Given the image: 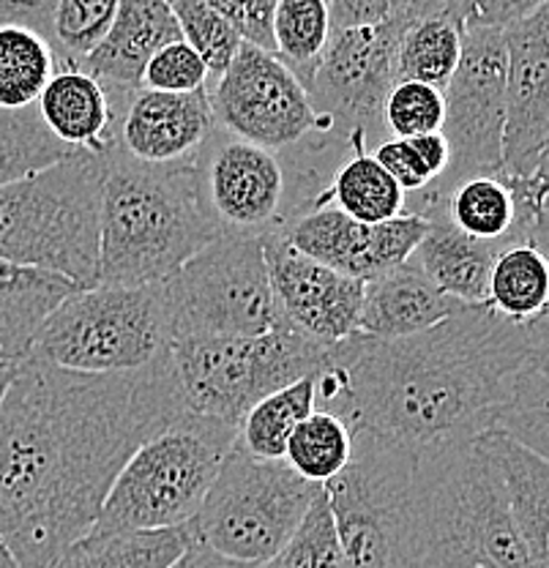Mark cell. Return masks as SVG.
Returning <instances> with one entry per match:
<instances>
[{"label": "cell", "mask_w": 549, "mask_h": 568, "mask_svg": "<svg viewBox=\"0 0 549 568\" xmlns=\"http://www.w3.org/2000/svg\"><path fill=\"white\" fill-rule=\"evenodd\" d=\"M80 284L39 265L0 260V353L20 361L31 353L41 323Z\"/></svg>", "instance_id": "cell-25"}, {"label": "cell", "mask_w": 549, "mask_h": 568, "mask_svg": "<svg viewBox=\"0 0 549 568\" xmlns=\"http://www.w3.org/2000/svg\"><path fill=\"white\" fill-rule=\"evenodd\" d=\"M211 9L220 11L227 22H233L241 33H244V0H203Z\"/></svg>", "instance_id": "cell-47"}, {"label": "cell", "mask_w": 549, "mask_h": 568, "mask_svg": "<svg viewBox=\"0 0 549 568\" xmlns=\"http://www.w3.org/2000/svg\"><path fill=\"white\" fill-rule=\"evenodd\" d=\"M462 301L451 298L407 257L397 268L364 282L358 331L375 339H399L451 317Z\"/></svg>", "instance_id": "cell-24"}, {"label": "cell", "mask_w": 549, "mask_h": 568, "mask_svg": "<svg viewBox=\"0 0 549 568\" xmlns=\"http://www.w3.org/2000/svg\"><path fill=\"white\" fill-rule=\"evenodd\" d=\"M209 91L170 93L134 88L118 118V145L148 164H179L214 132Z\"/></svg>", "instance_id": "cell-19"}, {"label": "cell", "mask_w": 549, "mask_h": 568, "mask_svg": "<svg viewBox=\"0 0 549 568\" xmlns=\"http://www.w3.org/2000/svg\"><path fill=\"white\" fill-rule=\"evenodd\" d=\"M132 91H110L80 67H58L41 91L37 110L55 140L72 151L104 153L118 138V118Z\"/></svg>", "instance_id": "cell-21"}, {"label": "cell", "mask_w": 549, "mask_h": 568, "mask_svg": "<svg viewBox=\"0 0 549 568\" xmlns=\"http://www.w3.org/2000/svg\"><path fill=\"white\" fill-rule=\"evenodd\" d=\"M162 280L132 287H80L41 323L31 353L77 372H134L173 345Z\"/></svg>", "instance_id": "cell-9"}, {"label": "cell", "mask_w": 549, "mask_h": 568, "mask_svg": "<svg viewBox=\"0 0 549 568\" xmlns=\"http://www.w3.org/2000/svg\"><path fill=\"white\" fill-rule=\"evenodd\" d=\"M429 194V192H421ZM443 203V211L451 219L454 227L462 233L474 235L481 241H500L514 239L522 241L514 233V205L511 183L506 175H470L462 181L451 183L446 192L429 194ZM528 244V241H525Z\"/></svg>", "instance_id": "cell-31"}, {"label": "cell", "mask_w": 549, "mask_h": 568, "mask_svg": "<svg viewBox=\"0 0 549 568\" xmlns=\"http://www.w3.org/2000/svg\"><path fill=\"white\" fill-rule=\"evenodd\" d=\"M175 39H181V28L167 0H121L110 31L80 69L91 71L110 91H134L153 52Z\"/></svg>", "instance_id": "cell-23"}, {"label": "cell", "mask_w": 549, "mask_h": 568, "mask_svg": "<svg viewBox=\"0 0 549 568\" xmlns=\"http://www.w3.org/2000/svg\"><path fill=\"white\" fill-rule=\"evenodd\" d=\"M99 194V276L102 287L167 280L194 252L220 239L205 211L192 159L148 164L118 140L104 153Z\"/></svg>", "instance_id": "cell-3"}, {"label": "cell", "mask_w": 549, "mask_h": 568, "mask_svg": "<svg viewBox=\"0 0 549 568\" xmlns=\"http://www.w3.org/2000/svg\"><path fill=\"white\" fill-rule=\"evenodd\" d=\"M504 175L547 168L549 151V3L504 28Z\"/></svg>", "instance_id": "cell-16"}, {"label": "cell", "mask_w": 549, "mask_h": 568, "mask_svg": "<svg viewBox=\"0 0 549 568\" xmlns=\"http://www.w3.org/2000/svg\"><path fill=\"white\" fill-rule=\"evenodd\" d=\"M235 426L205 416H181L138 446L118 470L91 530L179 528L197 514Z\"/></svg>", "instance_id": "cell-7"}, {"label": "cell", "mask_w": 549, "mask_h": 568, "mask_svg": "<svg viewBox=\"0 0 549 568\" xmlns=\"http://www.w3.org/2000/svg\"><path fill=\"white\" fill-rule=\"evenodd\" d=\"M416 9L375 26L331 31L326 52L306 91L323 132L350 145V151H372L388 138L383 104L397 82L399 36Z\"/></svg>", "instance_id": "cell-13"}, {"label": "cell", "mask_w": 549, "mask_h": 568, "mask_svg": "<svg viewBox=\"0 0 549 568\" xmlns=\"http://www.w3.org/2000/svg\"><path fill=\"white\" fill-rule=\"evenodd\" d=\"M55 69V52L37 28L0 17V110L37 104Z\"/></svg>", "instance_id": "cell-32"}, {"label": "cell", "mask_w": 549, "mask_h": 568, "mask_svg": "<svg viewBox=\"0 0 549 568\" xmlns=\"http://www.w3.org/2000/svg\"><path fill=\"white\" fill-rule=\"evenodd\" d=\"M465 26L506 28L549 0H443Z\"/></svg>", "instance_id": "cell-42"}, {"label": "cell", "mask_w": 549, "mask_h": 568, "mask_svg": "<svg viewBox=\"0 0 549 568\" xmlns=\"http://www.w3.org/2000/svg\"><path fill=\"white\" fill-rule=\"evenodd\" d=\"M465 22L443 0H424L407 20L397 47V82L446 88L462 52Z\"/></svg>", "instance_id": "cell-28"}, {"label": "cell", "mask_w": 549, "mask_h": 568, "mask_svg": "<svg viewBox=\"0 0 549 568\" xmlns=\"http://www.w3.org/2000/svg\"><path fill=\"white\" fill-rule=\"evenodd\" d=\"M410 470L413 452L366 429L353 432L350 462L323 484L342 568H413L407 555Z\"/></svg>", "instance_id": "cell-12"}, {"label": "cell", "mask_w": 549, "mask_h": 568, "mask_svg": "<svg viewBox=\"0 0 549 568\" xmlns=\"http://www.w3.org/2000/svg\"><path fill=\"white\" fill-rule=\"evenodd\" d=\"M410 145L416 148L418 159L424 162L427 173L433 181L446 173L448 162H451V148H448V140L443 138V132H427V134H416V138H407Z\"/></svg>", "instance_id": "cell-45"}, {"label": "cell", "mask_w": 549, "mask_h": 568, "mask_svg": "<svg viewBox=\"0 0 549 568\" xmlns=\"http://www.w3.org/2000/svg\"><path fill=\"white\" fill-rule=\"evenodd\" d=\"M549 320H511L487 304L399 339L358 331L331 345L315 375V407L353 432L407 452L504 429L547 454Z\"/></svg>", "instance_id": "cell-1"}, {"label": "cell", "mask_w": 549, "mask_h": 568, "mask_svg": "<svg viewBox=\"0 0 549 568\" xmlns=\"http://www.w3.org/2000/svg\"><path fill=\"white\" fill-rule=\"evenodd\" d=\"M474 443L487 454L506 489L511 519L536 568H549V462L504 429H484Z\"/></svg>", "instance_id": "cell-22"}, {"label": "cell", "mask_w": 549, "mask_h": 568, "mask_svg": "<svg viewBox=\"0 0 549 568\" xmlns=\"http://www.w3.org/2000/svg\"><path fill=\"white\" fill-rule=\"evenodd\" d=\"M421 0H328L331 26H375L416 9Z\"/></svg>", "instance_id": "cell-43"}, {"label": "cell", "mask_w": 549, "mask_h": 568, "mask_svg": "<svg viewBox=\"0 0 549 568\" xmlns=\"http://www.w3.org/2000/svg\"><path fill=\"white\" fill-rule=\"evenodd\" d=\"M336 140L298 148H265L214 126L194 151L200 197L222 233H285L301 213L315 209L334 170L350 156Z\"/></svg>", "instance_id": "cell-5"}, {"label": "cell", "mask_w": 549, "mask_h": 568, "mask_svg": "<svg viewBox=\"0 0 549 568\" xmlns=\"http://www.w3.org/2000/svg\"><path fill=\"white\" fill-rule=\"evenodd\" d=\"M328 358L331 345L309 339L291 325L257 336H183L167 353L183 410L235 429L255 402L301 377L317 375Z\"/></svg>", "instance_id": "cell-8"}, {"label": "cell", "mask_w": 549, "mask_h": 568, "mask_svg": "<svg viewBox=\"0 0 549 568\" xmlns=\"http://www.w3.org/2000/svg\"><path fill=\"white\" fill-rule=\"evenodd\" d=\"M328 0H279L271 22L274 55L309 88L331 39Z\"/></svg>", "instance_id": "cell-34"}, {"label": "cell", "mask_w": 549, "mask_h": 568, "mask_svg": "<svg viewBox=\"0 0 549 568\" xmlns=\"http://www.w3.org/2000/svg\"><path fill=\"white\" fill-rule=\"evenodd\" d=\"M121 0H0L3 20L26 22L50 41L58 67H80L110 31Z\"/></svg>", "instance_id": "cell-26"}, {"label": "cell", "mask_w": 549, "mask_h": 568, "mask_svg": "<svg viewBox=\"0 0 549 568\" xmlns=\"http://www.w3.org/2000/svg\"><path fill=\"white\" fill-rule=\"evenodd\" d=\"M443 99L446 115L440 132L451 148V162L438 181L418 192H446L451 183L470 175H504V28L465 26L462 52L451 80L443 88Z\"/></svg>", "instance_id": "cell-14"}, {"label": "cell", "mask_w": 549, "mask_h": 568, "mask_svg": "<svg viewBox=\"0 0 549 568\" xmlns=\"http://www.w3.org/2000/svg\"><path fill=\"white\" fill-rule=\"evenodd\" d=\"M205 91L216 126L241 140L279 151L334 140L323 132L304 82L274 52L246 39L230 67Z\"/></svg>", "instance_id": "cell-15"}, {"label": "cell", "mask_w": 549, "mask_h": 568, "mask_svg": "<svg viewBox=\"0 0 549 568\" xmlns=\"http://www.w3.org/2000/svg\"><path fill=\"white\" fill-rule=\"evenodd\" d=\"M276 3L279 0H244V39L268 52H274L271 22H274Z\"/></svg>", "instance_id": "cell-44"}, {"label": "cell", "mask_w": 549, "mask_h": 568, "mask_svg": "<svg viewBox=\"0 0 549 568\" xmlns=\"http://www.w3.org/2000/svg\"><path fill=\"white\" fill-rule=\"evenodd\" d=\"M407 194L397 181L386 173L372 151H353L331 175L326 192L315 205L334 203L336 209L350 213L358 222H386L405 211Z\"/></svg>", "instance_id": "cell-30"}, {"label": "cell", "mask_w": 549, "mask_h": 568, "mask_svg": "<svg viewBox=\"0 0 549 568\" xmlns=\"http://www.w3.org/2000/svg\"><path fill=\"white\" fill-rule=\"evenodd\" d=\"M205 82H209V69H205L203 58L183 39L159 47L140 77V88L170 93L200 91L205 88Z\"/></svg>", "instance_id": "cell-40"}, {"label": "cell", "mask_w": 549, "mask_h": 568, "mask_svg": "<svg viewBox=\"0 0 549 568\" xmlns=\"http://www.w3.org/2000/svg\"><path fill=\"white\" fill-rule=\"evenodd\" d=\"M323 484L306 481L285 459H257L235 446L209 495L186 523L192 541L241 564H268L304 519Z\"/></svg>", "instance_id": "cell-10"}, {"label": "cell", "mask_w": 549, "mask_h": 568, "mask_svg": "<svg viewBox=\"0 0 549 568\" xmlns=\"http://www.w3.org/2000/svg\"><path fill=\"white\" fill-rule=\"evenodd\" d=\"M484 304L511 320L545 315L549 304L547 248L525 241L500 248L489 271Z\"/></svg>", "instance_id": "cell-29"}, {"label": "cell", "mask_w": 549, "mask_h": 568, "mask_svg": "<svg viewBox=\"0 0 549 568\" xmlns=\"http://www.w3.org/2000/svg\"><path fill=\"white\" fill-rule=\"evenodd\" d=\"M315 410V375L271 390L255 402L235 429V446L257 459H285L287 437L295 424Z\"/></svg>", "instance_id": "cell-33"}, {"label": "cell", "mask_w": 549, "mask_h": 568, "mask_svg": "<svg viewBox=\"0 0 549 568\" xmlns=\"http://www.w3.org/2000/svg\"><path fill=\"white\" fill-rule=\"evenodd\" d=\"M372 156L386 168V173L403 186L405 194H413L433 183L427 168H424V162L418 159L416 148L410 145L407 138H386L383 142H377V145L372 148Z\"/></svg>", "instance_id": "cell-41"}, {"label": "cell", "mask_w": 549, "mask_h": 568, "mask_svg": "<svg viewBox=\"0 0 549 568\" xmlns=\"http://www.w3.org/2000/svg\"><path fill=\"white\" fill-rule=\"evenodd\" d=\"M427 219L403 211L386 222H358L334 203H321L287 224L285 235L295 248L356 280H375L397 268L416 252Z\"/></svg>", "instance_id": "cell-18"}, {"label": "cell", "mask_w": 549, "mask_h": 568, "mask_svg": "<svg viewBox=\"0 0 549 568\" xmlns=\"http://www.w3.org/2000/svg\"><path fill=\"white\" fill-rule=\"evenodd\" d=\"M443 115H446V99L440 88L416 80L394 82L383 104V123H386L388 138L440 132Z\"/></svg>", "instance_id": "cell-39"}, {"label": "cell", "mask_w": 549, "mask_h": 568, "mask_svg": "<svg viewBox=\"0 0 549 568\" xmlns=\"http://www.w3.org/2000/svg\"><path fill=\"white\" fill-rule=\"evenodd\" d=\"M74 153L50 134L37 104L26 110H0V186L31 175Z\"/></svg>", "instance_id": "cell-36"}, {"label": "cell", "mask_w": 549, "mask_h": 568, "mask_svg": "<svg viewBox=\"0 0 549 568\" xmlns=\"http://www.w3.org/2000/svg\"><path fill=\"white\" fill-rule=\"evenodd\" d=\"M14 366H17V361L6 358V355L0 353V394H3L6 383L11 381V375H14Z\"/></svg>", "instance_id": "cell-48"}, {"label": "cell", "mask_w": 549, "mask_h": 568, "mask_svg": "<svg viewBox=\"0 0 549 568\" xmlns=\"http://www.w3.org/2000/svg\"><path fill=\"white\" fill-rule=\"evenodd\" d=\"M167 3L181 28V39L189 41L203 58L205 69H209L205 85H211L230 67L244 41V33L203 0H167Z\"/></svg>", "instance_id": "cell-37"}, {"label": "cell", "mask_w": 549, "mask_h": 568, "mask_svg": "<svg viewBox=\"0 0 549 568\" xmlns=\"http://www.w3.org/2000/svg\"><path fill=\"white\" fill-rule=\"evenodd\" d=\"M405 209L421 213L427 219L424 239L410 254L413 263L451 298L462 301V304H484L495 257H498L500 248L519 244V241L474 239V235L454 227L438 197H429L421 192H413V197L405 200Z\"/></svg>", "instance_id": "cell-20"}, {"label": "cell", "mask_w": 549, "mask_h": 568, "mask_svg": "<svg viewBox=\"0 0 549 568\" xmlns=\"http://www.w3.org/2000/svg\"><path fill=\"white\" fill-rule=\"evenodd\" d=\"M186 525L159 530H88L47 568H170L189 547Z\"/></svg>", "instance_id": "cell-27"}, {"label": "cell", "mask_w": 549, "mask_h": 568, "mask_svg": "<svg viewBox=\"0 0 549 568\" xmlns=\"http://www.w3.org/2000/svg\"><path fill=\"white\" fill-rule=\"evenodd\" d=\"M263 254L285 325L323 345L358 334L364 280L309 257L295 248L285 233L263 235Z\"/></svg>", "instance_id": "cell-17"}, {"label": "cell", "mask_w": 549, "mask_h": 568, "mask_svg": "<svg viewBox=\"0 0 549 568\" xmlns=\"http://www.w3.org/2000/svg\"><path fill=\"white\" fill-rule=\"evenodd\" d=\"M263 568H342L339 538H336L326 487L312 497L298 528Z\"/></svg>", "instance_id": "cell-38"}, {"label": "cell", "mask_w": 549, "mask_h": 568, "mask_svg": "<svg viewBox=\"0 0 549 568\" xmlns=\"http://www.w3.org/2000/svg\"><path fill=\"white\" fill-rule=\"evenodd\" d=\"M0 568H20V564L11 558V552L3 547V544H0Z\"/></svg>", "instance_id": "cell-49"}, {"label": "cell", "mask_w": 549, "mask_h": 568, "mask_svg": "<svg viewBox=\"0 0 549 568\" xmlns=\"http://www.w3.org/2000/svg\"><path fill=\"white\" fill-rule=\"evenodd\" d=\"M407 555L413 568H536L498 470L474 440L413 452Z\"/></svg>", "instance_id": "cell-4"}, {"label": "cell", "mask_w": 549, "mask_h": 568, "mask_svg": "<svg viewBox=\"0 0 549 568\" xmlns=\"http://www.w3.org/2000/svg\"><path fill=\"white\" fill-rule=\"evenodd\" d=\"M102 162L67 159L0 186V260L39 265L93 287L99 276Z\"/></svg>", "instance_id": "cell-6"}, {"label": "cell", "mask_w": 549, "mask_h": 568, "mask_svg": "<svg viewBox=\"0 0 549 568\" xmlns=\"http://www.w3.org/2000/svg\"><path fill=\"white\" fill-rule=\"evenodd\" d=\"M181 416L167 355L104 375L17 361L0 394V544L20 568L50 566L93 528L123 462Z\"/></svg>", "instance_id": "cell-2"}, {"label": "cell", "mask_w": 549, "mask_h": 568, "mask_svg": "<svg viewBox=\"0 0 549 568\" xmlns=\"http://www.w3.org/2000/svg\"><path fill=\"white\" fill-rule=\"evenodd\" d=\"M353 429L334 413L315 410L301 418L287 437L285 462L306 481L326 484L350 462Z\"/></svg>", "instance_id": "cell-35"}, {"label": "cell", "mask_w": 549, "mask_h": 568, "mask_svg": "<svg viewBox=\"0 0 549 568\" xmlns=\"http://www.w3.org/2000/svg\"><path fill=\"white\" fill-rule=\"evenodd\" d=\"M173 339L257 336L285 325L271 290L263 235L222 233L162 280Z\"/></svg>", "instance_id": "cell-11"}, {"label": "cell", "mask_w": 549, "mask_h": 568, "mask_svg": "<svg viewBox=\"0 0 549 568\" xmlns=\"http://www.w3.org/2000/svg\"><path fill=\"white\" fill-rule=\"evenodd\" d=\"M170 568H263V564H241V560L224 558L200 541H189L183 555Z\"/></svg>", "instance_id": "cell-46"}]
</instances>
